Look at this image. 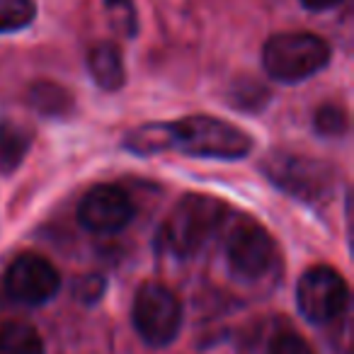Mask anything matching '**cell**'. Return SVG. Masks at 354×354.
<instances>
[{"label": "cell", "mask_w": 354, "mask_h": 354, "mask_svg": "<svg viewBox=\"0 0 354 354\" xmlns=\"http://www.w3.org/2000/svg\"><path fill=\"white\" fill-rule=\"evenodd\" d=\"M223 214L226 207L221 199L209 194H185L162 223V245L177 257H192L218 231Z\"/></svg>", "instance_id": "obj_1"}, {"label": "cell", "mask_w": 354, "mask_h": 354, "mask_svg": "<svg viewBox=\"0 0 354 354\" xmlns=\"http://www.w3.org/2000/svg\"><path fill=\"white\" fill-rule=\"evenodd\" d=\"M172 129H175V148L185 156L241 160L252 151V138L243 129L209 114H194L172 122Z\"/></svg>", "instance_id": "obj_2"}, {"label": "cell", "mask_w": 354, "mask_h": 354, "mask_svg": "<svg viewBox=\"0 0 354 354\" xmlns=\"http://www.w3.org/2000/svg\"><path fill=\"white\" fill-rule=\"evenodd\" d=\"M262 64L277 83H301L330 64V44L310 32H284L265 44Z\"/></svg>", "instance_id": "obj_3"}, {"label": "cell", "mask_w": 354, "mask_h": 354, "mask_svg": "<svg viewBox=\"0 0 354 354\" xmlns=\"http://www.w3.org/2000/svg\"><path fill=\"white\" fill-rule=\"evenodd\" d=\"M262 172L270 183L301 202H323L333 187V170L323 160L304 153L274 151L262 160Z\"/></svg>", "instance_id": "obj_4"}, {"label": "cell", "mask_w": 354, "mask_h": 354, "mask_svg": "<svg viewBox=\"0 0 354 354\" xmlns=\"http://www.w3.org/2000/svg\"><path fill=\"white\" fill-rule=\"evenodd\" d=\"M133 328L151 347H167L183 328V304L160 281H146L133 299Z\"/></svg>", "instance_id": "obj_5"}, {"label": "cell", "mask_w": 354, "mask_h": 354, "mask_svg": "<svg viewBox=\"0 0 354 354\" xmlns=\"http://www.w3.org/2000/svg\"><path fill=\"white\" fill-rule=\"evenodd\" d=\"M349 289L344 277L328 265L310 267L301 274L296 286V306L308 323L325 325L339 318L347 308Z\"/></svg>", "instance_id": "obj_6"}, {"label": "cell", "mask_w": 354, "mask_h": 354, "mask_svg": "<svg viewBox=\"0 0 354 354\" xmlns=\"http://www.w3.org/2000/svg\"><path fill=\"white\" fill-rule=\"evenodd\" d=\"M228 267L241 279H260L277 260L274 238L255 221H241L233 226L226 241Z\"/></svg>", "instance_id": "obj_7"}, {"label": "cell", "mask_w": 354, "mask_h": 354, "mask_svg": "<svg viewBox=\"0 0 354 354\" xmlns=\"http://www.w3.org/2000/svg\"><path fill=\"white\" fill-rule=\"evenodd\" d=\"M59 270L37 252H25L15 257L6 272V291L17 304L44 306L59 294Z\"/></svg>", "instance_id": "obj_8"}, {"label": "cell", "mask_w": 354, "mask_h": 354, "mask_svg": "<svg viewBox=\"0 0 354 354\" xmlns=\"http://www.w3.org/2000/svg\"><path fill=\"white\" fill-rule=\"evenodd\" d=\"M136 207L127 189L117 185H95L78 204V221L93 233H117L131 223Z\"/></svg>", "instance_id": "obj_9"}, {"label": "cell", "mask_w": 354, "mask_h": 354, "mask_svg": "<svg viewBox=\"0 0 354 354\" xmlns=\"http://www.w3.org/2000/svg\"><path fill=\"white\" fill-rule=\"evenodd\" d=\"M88 71L93 75L95 85L107 93L124 88L127 83V71H124V59L122 51L112 41H102V44H95L88 54Z\"/></svg>", "instance_id": "obj_10"}, {"label": "cell", "mask_w": 354, "mask_h": 354, "mask_svg": "<svg viewBox=\"0 0 354 354\" xmlns=\"http://www.w3.org/2000/svg\"><path fill=\"white\" fill-rule=\"evenodd\" d=\"M32 131L27 124L15 119H3L0 122V172H15L22 165L32 148Z\"/></svg>", "instance_id": "obj_11"}, {"label": "cell", "mask_w": 354, "mask_h": 354, "mask_svg": "<svg viewBox=\"0 0 354 354\" xmlns=\"http://www.w3.org/2000/svg\"><path fill=\"white\" fill-rule=\"evenodd\" d=\"M124 148L133 156H156V153L175 148V129L172 122H156L138 127L127 133Z\"/></svg>", "instance_id": "obj_12"}, {"label": "cell", "mask_w": 354, "mask_h": 354, "mask_svg": "<svg viewBox=\"0 0 354 354\" xmlns=\"http://www.w3.org/2000/svg\"><path fill=\"white\" fill-rule=\"evenodd\" d=\"M0 354H44V339L35 325L10 320L0 328Z\"/></svg>", "instance_id": "obj_13"}, {"label": "cell", "mask_w": 354, "mask_h": 354, "mask_svg": "<svg viewBox=\"0 0 354 354\" xmlns=\"http://www.w3.org/2000/svg\"><path fill=\"white\" fill-rule=\"evenodd\" d=\"M30 102L44 117H66L73 109V97L56 83H35L30 90Z\"/></svg>", "instance_id": "obj_14"}, {"label": "cell", "mask_w": 354, "mask_h": 354, "mask_svg": "<svg viewBox=\"0 0 354 354\" xmlns=\"http://www.w3.org/2000/svg\"><path fill=\"white\" fill-rule=\"evenodd\" d=\"M37 15L35 0H0V35L25 30Z\"/></svg>", "instance_id": "obj_15"}, {"label": "cell", "mask_w": 354, "mask_h": 354, "mask_svg": "<svg viewBox=\"0 0 354 354\" xmlns=\"http://www.w3.org/2000/svg\"><path fill=\"white\" fill-rule=\"evenodd\" d=\"M313 129L320 136H342L347 131V112L339 104H323L313 114Z\"/></svg>", "instance_id": "obj_16"}, {"label": "cell", "mask_w": 354, "mask_h": 354, "mask_svg": "<svg viewBox=\"0 0 354 354\" xmlns=\"http://www.w3.org/2000/svg\"><path fill=\"white\" fill-rule=\"evenodd\" d=\"M107 12L112 17L114 30L127 37L136 35V17H133V8L129 0H107Z\"/></svg>", "instance_id": "obj_17"}, {"label": "cell", "mask_w": 354, "mask_h": 354, "mask_svg": "<svg viewBox=\"0 0 354 354\" xmlns=\"http://www.w3.org/2000/svg\"><path fill=\"white\" fill-rule=\"evenodd\" d=\"M236 97H233V107H241V109H250V112H255V109H262L267 102V97H270V93H267L265 88H262L260 83H245V85H236Z\"/></svg>", "instance_id": "obj_18"}, {"label": "cell", "mask_w": 354, "mask_h": 354, "mask_svg": "<svg viewBox=\"0 0 354 354\" xmlns=\"http://www.w3.org/2000/svg\"><path fill=\"white\" fill-rule=\"evenodd\" d=\"M270 354H315V352L310 349V344L306 342L301 335L284 333L272 342Z\"/></svg>", "instance_id": "obj_19"}, {"label": "cell", "mask_w": 354, "mask_h": 354, "mask_svg": "<svg viewBox=\"0 0 354 354\" xmlns=\"http://www.w3.org/2000/svg\"><path fill=\"white\" fill-rule=\"evenodd\" d=\"M102 291H104V277L100 274H90L75 284V296L80 301H85V304H95L102 296Z\"/></svg>", "instance_id": "obj_20"}, {"label": "cell", "mask_w": 354, "mask_h": 354, "mask_svg": "<svg viewBox=\"0 0 354 354\" xmlns=\"http://www.w3.org/2000/svg\"><path fill=\"white\" fill-rule=\"evenodd\" d=\"M308 10H330V8H335L337 3H342V0H301Z\"/></svg>", "instance_id": "obj_21"}]
</instances>
